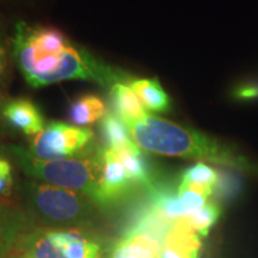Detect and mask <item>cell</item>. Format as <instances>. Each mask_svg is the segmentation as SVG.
<instances>
[{
	"instance_id": "9a60e30c",
	"label": "cell",
	"mask_w": 258,
	"mask_h": 258,
	"mask_svg": "<svg viewBox=\"0 0 258 258\" xmlns=\"http://www.w3.org/2000/svg\"><path fill=\"white\" fill-rule=\"evenodd\" d=\"M101 131L108 147L114 150H137L139 148L132 139L128 127L118 116L108 114L103 117Z\"/></svg>"
},
{
	"instance_id": "7c38bea8",
	"label": "cell",
	"mask_w": 258,
	"mask_h": 258,
	"mask_svg": "<svg viewBox=\"0 0 258 258\" xmlns=\"http://www.w3.org/2000/svg\"><path fill=\"white\" fill-rule=\"evenodd\" d=\"M131 89L140 101L145 110L165 112L170 109V98L158 80L139 79L131 83Z\"/></svg>"
},
{
	"instance_id": "7402d4cb",
	"label": "cell",
	"mask_w": 258,
	"mask_h": 258,
	"mask_svg": "<svg viewBox=\"0 0 258 258\" xmlns=\"http://www.w3.org/2000/svg\"><path fill=\"white\" fill-rule=\"evenodd\" d=\"M23 258H31V257H29V256H25V257H23Z\"/></svg>"
},
{
	"instance_id": "3957f363",
	"label": "cell",
	"mask_w": 258,
	"mask_h": 258,
	"mask_svg": "<svg viewBox=\"0 0 258 258\" xmlns=\"http://www.w3.org/2000/svg\"><path fill=\"white\" fill-rule=\"evenodd\" d=\"M14 153L25 173L44 183L82 192L93 202L101 199L102 160L98 153L90 158L42 160L29 151L14 147Z\"/></svg>"
},
{
	"instance_id": "52a82bcc",
	"label": "cell",
	"mask_w": 258,
	"mask_h": 258,
	"mask_svg": "<svg viewBox=\"0 0 258 258\" xmlns=\"http://www.w3.org/2000/svg\"><path fill=\"white\" fill-rule=\"evenodd\" d=\"M163 245L154 235L129 227L112 247L110 258H161Z\"/></svg>"
},
{
	"instance_id": "6da1fadb",
	"label": "cell",
	"mask_w": 258,
	"mask_h": 258,
	"mask_svg": "<svg viewBox=\"0 0 258 258\" xmlns=\"http://www.w3.org/2000/svg\"><path fill=\"white\" fill-rule=\"evenodd\" d=\"M14 56L19 71L32 88L71 79L112 86L129 79L127 73L102 62L85 48L71 43L62 32L53 28L18 23L14 37Z\"/></svg>"
},
{
	"instance_id": "2e32d148",
	"label": "cell",
	"mask_w": 258,
	"mask_h": 258,
	"mask_svg": "<svg viewBox=\"0 0 258 258\" xmlns=\"http://www.w3.org/2000/svg\"><path fill=\"white\" fill-rule=\"evenodd\" d=\"M118 154L120 159L125 169H127L129 176L135 185L144 186L150 190L153 185L151 171L148 169L147 161L145 159L140 148L137 150H115Z\"/></svg>"
},
{
	"instance_id": "8fae6325",
	"label": "cell",
	"mask_w": 258,
	"mask_h": 258,
	"mask_svg": "<svg viewBox=\"0 0 258 258\" xmlns=\"http://www.w3.org/2000/svg\"><path fill=\"white\" fill-rule=\"evenodd\" d=\"M51 240L66 258H101V247L77 232L49 231Z\"/></svg>"
},
{
	"instance_id": "5b68a950",
	"label": "cell",
	"mask_w": 258,
	"mask_h": 258,
	"mask_svg": "<svg viewBox=\"0 0 258 258\" xmlns=\"http://www.w3.org/2000/svg\"><path fill=\"white\" fill-rule=\"evenodd\" d=\"M30 200L42 217L55 222L84 220L92 209V200L86 195L49 183H32Z\"/></svg>"
},
{
	"instance_id": "4fadbf2b",
	"label": "cell",
	"mask_w": 258,
	"mask_h": 258,
	"mask_svg": "<svg viewBox=\"0 0 258 258\" xmlns=\"http://www.w3.org/2000/svg\"><path fill=\"white\" fill-rule=\"evenodd\" d=\"M150 207L172 224L184 219L188 214L178 194L170 188L152 186L150 189Z\"/></svg>"
},
{
	"instance_id": "5bb4252c",
	"label": "cell",
	"mask_w": 258,
	"mask_h": 258,
	"mask_svg": "<svg viewBox=\"0 0 258 258\" xmlns=\"http://www.w3.org/2000/svg\"><path fill=\"white\" fill-rule=\"evenodd\" d=\"M106 115L104 102L95 95H84L74 99L69 109V118L77 125L95 123Z\"/></svg>"
},
{
	"instance_id": "ac0fdd59",
	"label": "cell",
	"mask_w": 258,
	"mask_h": 258,
	"mask_svg": "<svg viewBox=\"0 0 258 258\" xmlns=\"http://www.w3.org/2000/svg\"><path fill=\"white\" fill-rule=\"evenodd\" d=\"M27 256L31 258H66L51 240L49 231L35 232L27 241Z\"/></svg>"
},
{
	"instance_id": "8992f818",
	"label": "cell",
	"mask_w": 258,
	"mask_h": 258,
	"mask_svg": "<svg viewBox=\"0 0 258 258\" xmlns=\"http://www.w3.org/2000/svg\"><path fill=\"white\" fill-rule=\"evenodd\" d=\"M97 153L103 166L99 205L108 206L120 201L131 192L135 184L114 148L103 147Z\"/></svg>"
},
{
	"instance_id": "9c48e42d",
	"label": "cell",
	"mask_w": 258,
	"mask_h": 258,
	"mask_svg": "<svg viewBox=\"0 0 258 258\" xmlns=\"http://www.w3.org/2000/svg\"><path fill=\"white\" fill-rule=\"evenodd\" d=\"M10 123L27 135H36L46 127L43 116L34 103L24 98L10 101L3 110Z\"/></svg>"
},
{
	"instance_id": "7a4b0ae2",
	"label": "cell",
	"mask_w": 258,
	"mask_h": 258,
	"mask_svg": "<svg viewBox=\"0 0 258 258\" xmlns=\"http://www.w3.org/2000/svg\"><path fill=\"white\" fill-rule=\"evenodd\" d=\"M125 125L135 145L147 152L211 161L237 170L250 167L245 158L195 129L183 127L152 115Z\"/></svg>"
},
{
	"instance_id": "d6986e66",
	"label": "cell",
	"mask_w": 258,
	"mask_h": 258,
	"mask_svg": "<svg viewBox=\"0 0 258 258\" xmlns=\"http://www.w3.org/2000/svg\"><path fill=\"white\" fill-rule=\"evenodd\" d=\"M19 232V222L17 215L4 206H0V258L14 246Z\"/></svg>"
},
{
	"instance_id": "ba28073f",
	"label": "cell",
	"mask_w": 258,
	"mask_h": 258,
	"mask_svg": "<svg viewBox=\"0 0 258 258\" xmlns=\"http://www.w3.org/2000/svg\"><path fill=\"white\" fill-rule=\"evenodd\" d=\"M200 234L184 219L176 221L167 233L161 258H200Z\"/></svg>"
},
{
	"instance_id": "277c9868",
	"label": "cell",
	"mask_w": 258,
	"mask_h": 258,
	"mask_svg": "<svg viewBox=\"0 0 258 258\" xmlns=\"http://www.w3.org/2000/svg\"><path fill=\"white\" fill-rule=\"evenodd\" d=\"M93 132L62 122H49L30 141L32 156L42 160L85 158L92 153Z\"/></svg>"
},
{
	"instance_id": "44dd1931",
	"label": "cell",
	"mask_w": 258,
	"mask_h": 258,
	"mask_svg": "<svg viewBox=\"0 0 258 258\" xmlns=\"http://www.w3.org/2000/svg\"><path fill=\"white\" fill-rule=\"evenodd\" d=\"M14 178H12V169L8 160L0 158V199L8 198L11 194Z\"/></svg>"
},
{
	"instance_id": "e0dca14e",
	"label": "cell",
	"mask_w": 258,
	"mask_h": 258,
	"mask_svg": "<svg viewBox=\"0 0 258 258\" xmlns=\"http://www.w3.org/2000/svg\"><path fill=\"white\" fill-rule=\"evenodd\" d=\"M220 207L217 203L208 201L201 208L186 214L185 220L200 235L206 237L220 217Z\"/></svg>"
},
{
	"instance_id": "ffe728a7",
	"label": "cell",
	"mask_w": 258,
	"mask_h": 258,
	"mask_svg": "<svg viewBox=\"0 0 258 258\" xmlns=\"http://www.w3.org/2000/svg\"><path fill=\"white\" fill-rule=\"evenodd\" d=\"M182 180L183 182L195 183V184L203 185L206 188L214 190L218 184L219 175L213 167L200 161L183 172Z\"/></svg>"
},
{
	"instance_id": "30bf717a",
	"label": "cell",
	"mask_w": 258,
	"mask_h": 258,
	"mask_svg": "<svg viewBox=\"0 0 258 258\" xmlns=\"http://www.w3.org/2000/svg\"><path fill=\"white\" fill-rule=\"evenodd\" d=\"M110 103L116 116H118L125 124L144 120L150 115L141 105L131 86L122 83L114 84L111 86Z\"/></svg>"
}]
</instances>
